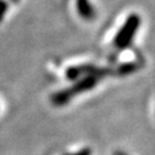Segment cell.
Segmentation results:
<instances>
[{
    "label": "cell",
    "instance_id": "obj_1",
    "mask_svg": "<svg viewBox=\"0 0 155 155\" xmlns=\"http://www.w3.org/2000/svg\"><path fill=\"white\" fill-rule=\"evenodd\" d=\"M108 74H110V71L108 69L99 68L97 71L84 75L81 78H78L76 81V83L74 84L72 86L60 90V91H56V92L52 94L51 95L52 105L56 106V107H63V106L68 105L77 95L94 89L102 78L108 76Z\"/></svg>",
    "mask_w": 155,
    "mask_h": 155
},
{
    "label": "cell",
    "instance_id": "obj_2",
    "mask_svg": "<svg viewBox=\"0 0 155 155\" xmlns=\"http://www.w3.org/2000/svg\"><path fill=\"white\" fill-rule=\"evenodd\" d=\"M140 25H141V18L138 14L136 13L130 14L114 38L115 47L118 50H125L130 47L134 40V37L138 33Z\"/></svg>",
    "mask_w": 155,
    "mask_h": 155
},
{
    "label": "cell",
    "instance_id": "obj_3",
    "mask_svg": "<svg viewBox=\"0 0 155 155\" xmlns=\"http://www.w3.org/2000/svg\"><path fill=\"white\" fill-rule=\"evenodd\" d=\"M78 15L85 21H92L95 17V8L91 0H76Z\"/></svg>",
    "mask_w": 155,
    "mask_h": 155
},
{
    "label": "cell",
    "instance_id": "obj_4",
    "mask_svg": "<svg viewBox=\"0 0 155 155\" xmlns=\"http://www.w3.org/2000/svg\"><path fill=\"white\" fill-rule=\"evenodd\" d=\"M137 70V64L136 63H125L118 68V74L121 76H127L131 72L136 71Z\"/></svg>",
    "mask_w": 155,
    "mask_h": 155
},
{
    "label": "cell",
    "instance_id": "obj_5",
    "mask_svg": "<svg viewBox=\"0 0 155 155\" xmlns=\"http://www.w3.org/2000/svg\"><path fill=\"white\" fill-rule=\"evenodd\" d=\"M7 9H8V2L5 1V0H0V22L5 17Z\"/></svg>",
    "mask_w": 155,
    "mask_h": 155
},
{
    "label": "cell",
    "instance_id": "obj_6",
    "mask_svg": "<svg viewBox=\"0 0 155 155\" xmlns=\"http://www.w3.org/2000/svg\"><path fill=\"white\" fill-rule=\"evenodd\" d=\"M92 154V150L91 148H83V150H78V152H75V153H69V154H66V155H91Z\"/></svg>",
    "mask_w": 155,
    "mask_h": 155
},
{
    "label": "cell",
    "instance_id": "obj_7",
    "mask_svg": "<svg viewBox=\"0 0 155 155\" xmlns=\"http://www.w3.org/2000/svg\"><path fill=\"white\" fill-rule=\"evenodd\" d=\"M13 1H14V2H15V1H16V0H13Z\"/></svg>",
    "mask_w": 155,
    "mask_h": 155
}]
</instances>
